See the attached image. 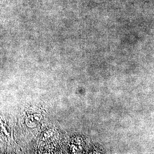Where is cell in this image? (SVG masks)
Here are the masks:
<instances>
[{"instance_id": "1", "label": "cell", "mask_w": 154, "mask_h": 154, "mask_svg": "<svg viewBox=\"0 0 154 154\" xmlns=\"http://www.w3.org/2000/svg\"><path fill=\"white\" fill-rule=\"evenodd\" d=\"M42 119L41 115L34 114L29 116L26 120V123L29 127H33L38 124Z\"/></svg>"}]
</instances>
